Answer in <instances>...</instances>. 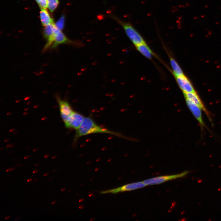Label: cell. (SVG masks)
Wrapping results in <instances>:
<instances>
[{"instance_id":"cell-1","label":"cell","mask_w":221,"mask_h":221,"mask_svg":"<svg viewBox=\"0 0 221 221\" xmlns=\"http://www.w3.org/2000/svg\"><path fill=\"white\" fill-rule=\"evenodd\" d=\"M102 133L121 136L118 133L98 125L89 117H84L79 128L76 130L74 141H76L80 137L92 134Z\"/></svg>"},{"instance_id":"cell-2","label":"cell","mask_w":221,"mask_h":221,"mask_svg":"<svg viewBox=\"0 0 221 221\" xmlns=\"http://www.w3.org/2000/svg\"><path fill=\"white\" fill-rule=\"evenodd\" d=\"M110 17L123 28L127 37L135 46L145 43L141 34L130 23L124 21L113 15H110Z\"/></svg>"},{"instance_id":"cell-3","label":"cell","mask_w":221,"mask_h":221,"mask_svg":"<svg viewBox=\"0 0 221 221\" xmlns=\"http://www.w3.org/2000/svg\"><path fill=\"white\" fill-rule=\"evenodd\" d=\"M190 172L186 171L178 174L157 176L145 180L143 182L146 186L159 184L169 180L183 177Z\"/></svg>"},{"instance_id":"cell-4","label":"cell","mask_w":221,"mask_h":221,"mask_svg":"<svg viewBox=\"0 0 221 221\" xmlns=\"http://www.w3.org/2000/svg\"><path fill=\"white\" fill-rule=\"evenodd\" d=\"M146 185L143 181L138 182L124 185L119 187L110 190H107L100 192L101 194L117 193L130 191L143 188Z\"/></svg>"},{"instance_id":"cell-5","label":"cell","mask_w":221,"mask_h":221,"mask_svg":"<svg viewBox=\"0 0 221 221\" xmlns=\"http://www.w3.org/2000/svg\"><path fill=\"white\" fill-rule=\"evenodd\" d=\"M185 98L189 99L203 111L209 121H212L211 114L207 109L199 96L195 92L184 93Z\"/></svg>"},{"instance_id":"cell-6","label":"cell","mask_w":221,"mask_h":221,"mask_svg":"<svg viewBox=\"0 0 221 221\" xmlns=\"http://www.w3.org/2000/svg\"><path fill=\"white\" fill-rule=\"evenodd\" d=\"M60 114L61 118L64 122H67L74 111L69 103L66 101L58 98Z\"/></svg>"},{"instance_id":"cell-7","label":"cell","mask_w":221,"mask_h":221,"mask_svg":"<svg viewBox=\"0 0 221 221\" xmlns=\"http://www.w3.org/2000/svg\"><path fill=\"white\" fill-rule=\"evenodd\" d=\"M54 33L55 34L54 40L50 47L51 48H55L58 45L62 44L79 45L76 41L74 42L69 39L61 30L57 29L56 26L54 29Z\"/></svg>"},{"instance_id":"cell-8","label":"cell","mask_w":221,"mask_h":221,"mask_svg":"<svg viewBox=\"0 0 221 221\" xmlns=\"http://www.w3.org/2000/svg\"><path fill=\"white\" fill-rule=\"evenodd\" d=\"M84 118L81 114L74 111L68 120L64 123L65 126L67 128L76 130L80 126Z\"/></svg>"},{"instance_id":"cell-9","label":"cell","mask_w":221,"mask_h":221,"mask_svg":"<svg viewBox=\"0 0 221 221\" xmlns=\"http://www.w3.org/2000/svg\"><path fill=\"white\" fill-rule=\"evenodd\" d=\"M185 98L188 107L198 121L201 129H203L204 127L207 128L203 121L201 110L189 99Z\"/></svg>"},{"instance_id":"cell-10","label":"cell","mask_w":221,"mask_h":221,"mask_svg":"<svg viewBox=\"0 0 221 221\" xmlns=\"http://www.w3.org/2000/svg\"><path fill=\"white\" fill-rule=\"evenodd\" d=\"M175 77L179 87L184 93L195 91L190 82L184 75Z\"/></svg>"},{"instance_id":"cell-11","label":"cell","mask_w":221,"mask_h":221,"mask_svg":"<svg viewBox=\"0 0 221 221\" xmlns=\"http://www.w3.org/2000/svg\"><path fill=\"white\" fill-rule=\"evenodd\" d=\"M135 46L138 51L144 56L149 59L151 58L153 54L152 51L145 43Z\"/></svg>"},{"instance_id":"cell-12","label":"cell","mask_w":221,"mask_h":221,"mask_svg":"<svg viewBox=\"0 0 221 221\" xmlns=\"http://www.w3.org/2000/svg\"><path fill=\"white\" fill-rule=\"evenodd\" d=\"M40 17L42 24L44 26L54 23L53 19L45 9L41 8L40 12Z\"/></svg>"},{"instance_id":"cell-13","label":"cell","mask_w":221,"mask_h":221,"mask_svg":"<svg viewBox=\"0 0 221 221\" xmlns=\"http://www.w3.org/2000/svg\"><path fill=\"white\" fill-rule=\"evenodd\" d=\"M170 64L175 77L184 75L182 70L176 61L172 57H170Z\"/></svg>"},{"instance_id":"cell-14","label":"cell","mask_w":221,"mask_h":221,"mask_svg":"<svg viewBox=\"0 0 221 221\" xmlns=\"http://www.w3.org/2000/svg\"><path fill=\"white\" fill-rule=\"evenodd\" d=\"M45 26L44 31V35L46 39H48L54 34L55 26L54 23H52Z\"/></svg>"},{"instance_id":"cell-15","label":"cell","mask_w":221,"mask_h":221,"mask_svg":"<svg viewBox=\"0 0 221 221\" xmlns=\"http://www.w3.org/2000/svg\"><path fill=\"white\" fill-rule=\"evenodd\" d=\"M59 3L58 0H47V7L51 12L53 11Z\"/></svg>"},{"instance_id":"cell-16","label":"cell","mask_w":221,"mask_h":221,"mask_svg":"<svg viewBox=\"0 0 221 221\" xmlns=\"http://www.w3.org/2000/svg\"><path fill=\"white\" fill-rule=\"evenodd\" d=\"M64 15H62L58 21L55 24L56 27L61 31L64 27Z\"/></svg>"},{"instance_id":"cell-17","label":"cell","mask_w":221,"mask_h":221,"mask_svg":"<svg viewBox=\"0 0 221 221\" xmlns=\"http://www.w3.org/2000/svg\"><path fill=\"white\" fill-rule=\"evenodd\" d=\"M40 6L46 9L47 7V0H36Z\"/></svg>"},{"instance_id":"cell-18","label":"cell","mask_w":221,"mask_h":221,"mask_svg":"<svg viewBox=\"0 0 221 221\" xmlns=\"http://www.w3.org/2000/svg\"><path fill=\"white\" fill-rule=\"evenodd\" d=\"M37 171H38V170H37V169H35V170H34L33 171V173H36L37 172Z\"/></svg>"},{"instance_id":"cell-19","label":"cell","mask_w":221,"mask_h":221,"mask_svg":"<svg viewBox=\"0 0 221 221\" xmlns=\"http://www.w3.org/2000/svg\"><path fill=\"white\" fill-rule=\"evenodd\" d=\"M32 180V178H29V179L27 180V182H30Z\"/></svg>"},{"instance_id":"cell-20","label":"cell","mask_w":221,"mask_h":221,"mask_svg":"<svg viewBox=\"0 0 221 221\" xmlns=\"http://www.w3.org/2000/svg\"><path fill=\"white\" fill-rule=\"evenodd\" d=\"M11 168L8 169L6 170V172H9L11 171Z\"/></svg>"},{"instance_id":"cell-21","label":"cell","mask_w":221,"mask_h":221,"mask_svg":"<svg viewBox=\"0 0 221 221\" xmlns=\"http://www.w3.org/2000/svg\"><path fill=\"white\" fill-rule=\"evenodd\" d=\"M10 215H8V216H6V217L5 218V219H8L10 217Z\"/></svg>"},{"instance_id":"cell-22","label":"cell","mask_w":221,"mask_h":221,"mask_svg":"<svg viewBox=\"0 0 221 221\" xmlns=\"http://www.w3.org/2000/svg\"><path fill=\"white\" fill-rule=\"evenodd\" d=\"M22 164H19V165H17H17H16V166H18V167H21V166H22Z\"/></svg>"},{"instance_id":"cell-23","label":"cell","mask_w":221,"mask_h":221,"mask_svg":"<svg viewBox=\"0 0 221 221\" xmlns=\"http://www.w3.org/2000/svg\"><path fill=\"white\" fill-rule=\"evenodd\" d=\"M49 173H45L44 175V176H46Z\"/></svg>"},{"instance_id":"cell-24","label":"cell","mask_w":221,"mask_h":221,"mask_svg":"<svg viewBox=\"0 0 221 221\" xmlns=\"http://www.w3.org/2000/svg\"><path fill=\"white\" fill-rule=\"evenodd\" d=\"M56 202V201H54L51 203L52 204H54Z\"/></svg>"},{"instance_id":"cell-25","label":"cell","mask_w":221,"mask_h":221,"mask_svg":"<svg viewBox=\"0 0 221 221\" xmlns=\"http://www.w3.org/2000/svg\"><path fill=\"white\" fill-rule=\"evenodd\" d=\"M38 165H39L38 164H36L35 165V166H36Z\"/></svg>"}]
</instances>
